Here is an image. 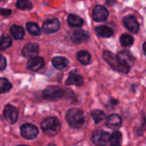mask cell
Listing matches in <instances>:
<instances>
[{
    "mask_svg": "<svg viewBox=\"0 0 146 146\" xmlns=\"http://www.w3.org/2000/svg\"><path fill=\"white\" fill-rule=\"evenodd\" d=\"M66 119L70 126L74 128H79L84 123V113L78 108H71L67 111Z\"/></svg>",
    "mask_w": 146,
    "mask_h": 146,
    "instance_id": "1",
    "label": "cell"
},
{
    "mask_svg": "<svg viewBox=\"0 0 146 146\" xmlns=\"http://www.w3.org/2000/svg\"><path fill=\"white\" fill-rule=\"evenodd\" d=\"M104 58L108 64V65L111 67L113 70L118 71V72L124 73L127 74L130 71V68L127 66L123 64L118 59L117 56H115L111 51H106L104 53Z\"/></svg>",
    "mask_w": 146,
    "mask_h": 146,
    "instance_id": "2",
    "label": "cell"
},
{
    "mask_svg": "<svg viewBox=\"0 0 146 146\" xmlns=\"http://www.w3.org/2000/svg\"><path fill=\"white\" fill-rule=\"evenodd\" d=\"M41 128L44 133L48 135H55L61 129V123L58 118L55 117L46 118L41 124Z\"/></svg>",
    "mask_w": 146,
    "mask_h": 146,
    "instance_id": "3",
    "label": "cell"
},
{
    "mask_svg": "<svg viewBox=\"0 0 146 146\" xmlns=\"http://www.w3.org/2000/svg\"><path fill=\"white\" fill-rule=\"evenodd\" d=\"M64 95V90L60 87L55 86L47 87L42 92L43 98L50 101H56L62 98Z\"/></svg>",
    "mask_w": 146,
    "mask_h": 146,
    "instance_id": "4",
    "label": "cell"
},
{
    "mask_svg": "<svg viewBox=\"0 0 146 146\" xmlns=\"http://www.w3.org/2000/svg\"><path fill=\"white\" fill-rule=\"evenodd\" d=\"M21 135L26 139L31 140L36 138L38 134V130L36 126L30 123H25L21 127Z\"/></svg>",
    "mask_w": 146,
    "mask_h": 146,
    "instance_id": "5",
    "label": "cell"
},
{
    "mask_svg": "<svg viewBox=\"0 0 146 146\" xmlns=\"http://www.w3.org/2000/svg\"><path fill=\"white\" fill-rule=\"evenodd\" d=\"M110 134L104 131H98L94 133L91 138V141L95 145H101L106 143L110 140Z\"/></svg>",
    "mask_w": 146,
    "mask_h": 146,
    "instance_id": "6",
    "label": "cell"
},
{
    "mask_svg": "<svg viewBox=\"0 0 146 146\" xmlns=\"http://www.w3.org/2000/svg\"><path fill=\"white\" fill-rule=\"evenodd\" d=\"M4 115L5 119L10 123H14L17 122L18 118V110L11 105H7L4 110Z\"/></svg>",
    "mask_w": 146,
    "mask_h": 146,
    "instance_id": "7",
    "label": "cell"
},
{
    "mask_svg": "<svg viewBox=\"0 0 146 146\" xmlns=\"http://www.w3.org/2000/svg\"><path fill=\"white\" fill-rule=\"evenodd\" d=\"M108 11L105 7L97 5L93 11V18L96 21H104L108 19Z\"/></svg>",
    "mask_w": 146,
    "mask_h": 146,
    "instance_id": "8",
    "label": "cell"
},
{
    "mask_svg": "<svg viewBox=\"0 0 146 146\" xmlns=\"http://www.w3.org/2000/svg\"><path fill=\"white\" fill-rule=\"evenodd\" d=\"M123 24L125 28L131 32L135 34L139 30V24L136 18L133 15H128L123 19Z\"/></svg>",
    "mask_w": 146,
    "mask_h": 146,
    "instance_id": "9",
    "label": "cell"
},
{
    "mask_svg": "<svg viewBox=\"0 0 146 146\" xmlns=\"http://www.w3.org/2000/svg\"><path fill=\"white\" fill-rule=\"evenodd\" d=\"M60 28V23L57 19H51L44 21L43 24V31L46 34H53Z\"/></svg>",
    "mask_w": 146,
    "mask_h": 146,
    "instance_id": "10",
    "label": "cell"
},
{
    "mask_svg": "<svg viewBox=\"0 0 146 146\" xmlns=\"http://www.w3.org/2000/svg\"><path fill=\"white\" fill-rule=\"evenodd\" d=\"M38 51H39V47L38 44L35 43H29L23 48L22 54L24 57L30 59V58L36 56Z\"/></svg>",
    "mask_w": 146,
    "mask_h": 146,
    "instance_id": "11",
    "label": "cell"
},
{
    "mask_svg": "<svg viewBox=\"0 0 146 146\" xmlns=\"http://www.w3.org/2000/svg\"><path fill=\"white\" fill-rule=\"evenodd\" d=\"M118 59L124 65L127 66L129 68L132 66L135 63V58L131 53L127 51H121L117 55Z\"/></svg>",
    "mask_w": 146,
    "mask_h": 146,
    "instance_id": "12",
    "label": "cell"
},
{
    "mask_svg": "<svg viewBox=\"0 0 146 146\" xmlns=\"http://www.w3.org/2000/svg\"><path fill=\"white\" fill-rule=\"evenodd\" d=\"M44 65V60L42 57L35 56L29 60L27 62V68L30 71H37L41 69Z\"/></svg>",
    "mask_w": 146,
    "mask_h": 146,
    "instance_id": "13",
    "label": "cell"
},
{
    "mask_svg": "<svg viewBox=\"0 0 146 146\" xmlns=\"http://www.w3.org/2000/svg\"><path fill=\"white\" fill-rule=\"evenodd\" d=\"M88 38H89L88 32L81 29L76 30L71 36V41L75 44H80V43L86 41Z\"/></svg>",
    "mask_w": 146,
    "mask_h": 146,
    "instance_id": "14",
    "label": "cell"
},
{
    "mask_svg": "<svg viewBox=\"0 0 146 146\" xmlns=\"http://www.w3.org/2000/svg\"><path fill=\"white\" fill-rule=\"evenodd\" d=\"M106 124L108 128H112V129L118 128L121 127V124H122V119L118 115L113 114V115L108 116Z\"/></svg>",
    "mask_w": 146,
    "mask_h": 146,
    "instance_id": "15",
    "label": "cell"
},
{
    "mask_svg": "<svg viewBox=\"0 0 146 146\" xmlns=\"http://www.w3.org/2000/svg\"><path fill=\"white\" fill-rule=\"evenodd\" d=\"M66 85H76L77 86H81L84 84V78L81 76L76 74H71L66 81Z\"/></svg>",
    "mask_w": 146,
    "mask_h": 146,
    "instance_id": "16",
    "label": "cell"
},
{
    "mask_svg": "<svg viewBox=\"0 0 146 146\" xmlns=\"http://www.w3.org/2000/svg\"><path fill=\"white\" fill-rule=\"evenodd\" d=\"M52 64L58 70H61L65 68L68 66V61L65 57L57 56L53 58Z\"/></svg>",
    "mask_w": 146,
    "mask_h": 146,
    "instance_id": "17",
    "label": "cell"
},
{
    "mask_svg": "<svg viewBox=\"0 0 146 146\" xmlns=\"http://www.w3.org/2000/svg\"><path fill=\"white\" fill-rule=\"evenodd\" d=\"M96 33L98 36L104 38H108V37L111 36L113 34V31L111 29L110 27H106V26H101L96 28Z\"/></svg>",
    "mask_w": 146,
    "mask_h": 146,
    "instance_id": "18",
    "label": "cell"
},
{
    "mask_svg": "<svg viewBox=\"0 0 146 146\" xmlns=\"http://www.w3.org/2000/svg\"><path fill=\"white\" fill-rule=\"evenodd\" d=\"M67 21H68V25L72 27H81L84 24V21L82 19L75 14H70L68 16Z\"/></svg>",
    "mask_w": 146,
    "mask_h": 146,
    "instance_id": "19",
    "label": "cell"
},
{
    "mask_svg": "<svg viewBox=\"0 0 146 146\" xmlns=\"http://www.w3.org/2000/svg\"><path fill=\"white\" fill-rule=\"evenodd\" d=\"M10 31L15 39H21L24 36V30L21 27L13 25L10 29Z\"/></svg>",
    "mask_w": 146,
    "mask_h": 146,
    "instance_id": "20",
    "label": "cell"
},
{
    "mask_svg": "<svg viewBox=\"0 0 146 146\" xmlns=\"http://www.w3.org/2000/svg\"><path fill=\"white\" fill-rule=\"evenodd\" d=\"M110 144L111 146H121L122 143V134L119 131H115L110 137Z\"/></svg>",
    "mask_w": 146,
    "mask_h": 146,
    "instance_id": "21",
    "label": "cell"
},
{
    "mask_svg": "<svg viewBox=\"0 0 146 146\" xmlns=\"http://www.w3.org/2000/svg\"><path fill=\"white\" fill-rule=\"evenodd\" d=\"M77 59L82 64L87 65L91 61V55L86 51H81L77 54Z\"/></svg>",
    "mask_w": 146,
    "mask_h": 146,
    "instance_id": "22",
    "label": "cell"
},
{
    "mask_svg": "<svg viewBox=\"0 0 146 146\" xmlns=\"http://www.w3.org/2000/svg\"><path fill=\"white\" fill-rule=\"evenodd\" d=\"M11 44H12V41L9 36L4 34L0 36V51L7 49L11 45Z\"/></svg>",
    "mask_w": 146,
    "mask_h": 146,
    "instance_id": "23",
    "label": "cell"
},
{
    "mask_svg": "<svg viewBox=\"0 0 146 146\" xmlns=\"http://www.w3.org/2000/svg\"><path fill=\"white\" fill-rule=\"evenodd\" d=\"M91 116L96 123H99L106 118V114L101 110H94L91 112Z\"/></svg>",
    "mask_w": 146,
    "mask_h": 146,
    "instance_id": "24",
    "label": "cell"
},
{
    "mask_svg": "<svg viewBox=\"0 0 146 146\" xmlns=\"http://www.w3.org/2000/svg\"><path fill=\"white\" fill-rule=\"evenodd\" d=\"M120 42L123 46H130L134 42L133 37L128 34H124L120 37Z\"/></svg>",
    "mask_w": 146,
    "mask_h": 146,
    "instance_id": "25",
    "label": "cell"
},
{
    "mask_svg": "<svg viewBox=\"0 0 146 146\" xmlns=\"http://www.w3.org/2000/svg\"><path fill=\"white\" fill-rule=\"evenodd\" d=\"M27 30L31 34L34 36H39L41 34V30L39 27L36 23L28 22L26 25Z\"/></svg>",
    "mask_w": 146,
    "mask_h": 146,
    "instance_id": "26",
    "label": "cell"
},
{
    "mask_svg": "<svg viewBox=\"0 0 146 146\" xmlns=\"http://www.w3.org/2000/svg\"><path fill=\"white\" fill-rule=\"evenodd\" d=\"M11 87H12L11 84L7 78H0V94L8 92L11 89Z\"/></svg>",
    "mask_w": 146,
    "mask_h": 146,
    "instance_id": "27",
    "label": "cell"
},
{
    "mask_svg": "<svg viewBox=\"0 0 146 146\" xmlns=\"http://www.w3.org/2000/svg\"><path fill=\"white\" fill-rule=\"evenodd\" d=\"M16 6H17L18 9L22 10L31 9L32 8L31 2L29 1H27V0H19V1H17Z\"/></svg>",
    "mask_w": 146,
    "mask_h": 146,
    "instance_id": "28",
    "label": "cell"
},
{
    "mask_svg": "<svg viewBox=\"0 0 146 146\" xmlns=\"http://www.w3.org/2000/svg\"><path fill=\"white\" fill-rule=\"evenodd\" d=\"M7 66V61L5 57L2 55H0V71H3Z\"/></svg>",
    "mask_w": 146,
    "mask_h": 146,
    "instance_id": "29",
    "label": "cell"
},
{
    "mask_svg": "<svg viewBox=\"0 0 146 146\" xmlns=\"http://www.w3.org/2000/svg\"><path fill=\"white\" fill-rule=\"evenodd\" d=\"M11 14V11L7 9H0V14L4 17H8Z\"/></svg>",
    "mask_w": 146,
    "mask_h": 146,
    "instance_id": "30",
    "label": "cell"
},
{
    "mask_svg": "<svg viewBox=\"0 0 146 146\" xmlns=\"http://www.w3.org/2000/svg\"><path fill=\"white\" fill-rule=\"evenodd\" d=\"M143 50L144 54L146 56V42H145L143 45Z\"/></svg>",
    "mask_w": 146,
    "mask_h": 146,
    "instance_id": "31",
    "label": "cell"
},
{
    "mask_svg": "<svg viewBox=\"0 0 146 146\" xmlns=\"http://www.w3.org/2000/svg\"><path fill=\"white\" fill-rule=\"evenodd\" d=\"M143 125L146 128V115L143 116Z\"/></svg>",
    "mask_w": 146,
    "mask_h": 146,
    "instance_id": "32",
    "label": "cell"
},
{
    "mask_svg": "<svg viewBox=\"0 0 146 146\" xmlns=\"http://www.w3.org/2000/svg\"><path fill=\"white\" fill-rule=\"evenodd\" d=\"M48 146H56V145H54V144H49Z\"/></svg>",
    "mask_w": 146,
    "mask_h": 146,
    "instance_id": "33",
    "label": "cell"
},
{
    "mask_svg": "<svg viewBox=\"0 0 146 146\" xmlns=\"http://www.w3.org/2000/svg\"><path fill=\"white\" fill-rule=\"evenodd\" d=\"M18 146H27V145H18Z\"/></svg>",
    "mask_w": 146,
    "mask_h": 146,
    "instance_id": "34",
    "label": "cell"
},
{
    "mask_svg": "<svg viewBox=\"0 0 146 146\" xmlns=\"http://www.w3.org/2000/svg\"><path fill=\"white\" fill-rule=\"evenodd\" d=\"M103 146H104V145H103Z\"/></svg>",
    "mask_w": 146,
    "mask_h": 146,
    "instance_id": "35",
    "label": "cell"
}]
</instances>
